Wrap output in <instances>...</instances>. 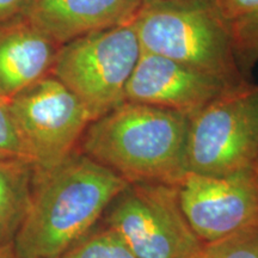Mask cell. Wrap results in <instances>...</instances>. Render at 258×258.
Returning <instances> with one entry per match:
<instances>
[{
    "label": "cell",
    "instance_id": "cell-10",
    "mask_svg": "<svg viewBox=\"0 0 258 258\" xmlns=\"http://www.w3.org/2000/svg\"><path fill=\"white\" fill-rule=\"evenodd\" d=\"M147 0H29L22 17L61 47L91 32L132 24Z\"/></svg>",
    "mask_w": 258,
    "mask_h": 258
},
{
    "label": "cell",
    "instance_id": "cell-9",
    "mask_svg": "<svg viewBox=\"0 0 258 258\" xmlns=\"http://www.w3.org/2000/svg\"><path fill=\"white\" fill-rule=\"evenodd\" d=\"M237 89L241 88L169 57L141 50L125 88V101L160 106L190 116Z\"/></svg>",
    "mask_w": 258,
    "mask_h": 258
},
{
    "label": "cell",
    "instance_id": "cell-22",
    "mask_svg": "<svg viewBox=\"0 0 258 258\" xmlns=\"http://www.w3.org/2000/svg\"><path fill=\"white\" fill-rule=\"evenodd\" d=\"M57 258H59V257H57Z\"/></svg>",
    "mask_w": 258,
    "mask_h": 258
},
{
    "label": "cell",
    "instance_id": "cell-6",
    "mask_svg": "<svg viewBox=\"0 0 258 258\" xmlns=\"http://www.w3.org/2000/svg\"><path fill=\"white\" fill-rule=\"evenodd\" d=\"M10 109L35 176L77 151L92 117L74 93L47 76L10 98Z\"/></svg>",
    "mask_w": 258,
    "mask_h": 258
},
{
    "label": "cell",
    "instance_id": "cell-1",
    "mask_svg": "<svg viewBox=\"0 0 258 258\" xmlns=\"http://www.w3.org/2000/svg\"><path fill=\"white\" fill-rule=\"evenodd\" d=\"M128 184L80 151L34 176L30 206L14 240L16 256H62L89 234Z\"/></svg>",
    "mask_w": 258,
    "mask_h": 258
},
{
    "label": "cell",
    "instance_id": "cell-2",
    "mask_svg": "<svg viewBox=\"0 0 258 258\" xmlns=\"http://www.w3.org/2000/svg\"><path fill=\"white\" fill-rule=\"evenodd\" d=\"M189 117L125 101L89 124L79 143L80 152L128 183L176 185L186 173Z\"/></svg>",
    "mask_w": 258,
    "mask_h": 258
},
{
    "label": "cell",
    "instance_id": "cell-20",
    "mask_svg": "<svg viewBox=\"0 0 258 258\" xmlns=\"http://www.w3.org/2000/svg\"><path fill=\"white\" fill-rule=\"evenodd\" d=\"M0 258H17L14 249V243L0 246Z\"/></svg>",
    "mask_w": 258,
    "mask_h": 258
},
{
    "label": "cell",
    "instance_id": "cell-7",
    "mask_svg": "<svg viewBox=\"0 0 258 258\" xmlns=\"http://www.w3.org/2000/svg\"><path fill=\"white\" fill-rule=\"evenodd\" d=\"M251 89L252 85L225 93L190 115L186 172L224 176L256 165Z\"/></svg>",
    "mask_w": 258,
    "mask_h": 258
},
{
    "label": "cell",
    "instance_id": "cell-17",
    "mask_svg": "<svg viewBox=\"0 0 258 258\" xmlns=\"http://www.w3.org/2000/svg\"><path fill=\"white\" fill-rule=\"evenodd\" d=\"M231 24L258 17V0H214Z\"/></svg>",
    "mask_w": 258,
    "mask_h": 258
},
{
    "label": "cell",
    "instance_id": "cell-12",
    "mask_svg": "<svg viewBox=\"0 0 258 258\" xmlns=\"http://www.w3.org/2000/svg\"><path fill=\"white\" fill-rule=\"evenodd\" d=\"M34 167L22 159H0V246L14 243L30 206Z\"/></svg>",
    "mask_w": 258,
    "mask_h": 258
},
{
    "label": "cell",
    "instance_id": "cell-15",
    "mask_svg": "<svg viewBox=\"0 0 258 258\" xmlns=\"http://www.w3.org/2000/svg\"><path fill=\"white\" fill-rule=\"evenodd\" d=\"M0 159H22L30 163L10 109V98L2 95H0Z\"/></svg>",
    "mask_w": 258,
    "mask_h": 258
},
{
    "label": "cell",
    "instance_id": "cell-21",
    "mask_svg": "<svg viewBox=\"0 0 258 258\" xmlns=\"http://www.w3.org/2000/svg\"><path fill=\"white\" fill-rule=\"evenodd\" d=\"M256 170H257V173H258V161L256 163Z\"/></svg>",
    "mask_w": 258,
    "mask_h": 258
},
{
    "label": "cell",
    "instance_id": "cell-13",
    "mask_svg": "<svg viewBox=\"0 0 258 258\" xmlns=\"http://www.w3.org/2000/svg\"><path fill=\"white\" fill-rule=\"evenodd\" d=\"M59 258H138L110 228L88 234Z\"/></svg>",
    "mask_w": 258,
    "mask_h": 258
},
{
    "label": "cell",
    "instance_id": "cell-5",
    "mask_svg": "<svg viewBox=\"0 0 258 258\" xmlns=\"http://www.w3.org/2000/svg\"><path fill=\"white\" fill-rule=\"evenodd\" d=\"M105 227L138 258H200L205 243L180 208L176 185L129 183L110 203Z\"/></svg>",
    "mask_w": 258,
    "mask_h": 258
},
{
    "label": "cell",
    "instance_id": "cell-3",
    "mask_svg": "<svg viewBox=\"0 0 258 258\" xmlns=\"http://www.w3.org/2000/svg\"><path fill=\"white\" fill-rule=\"evenodd\" d=\"M141 50L169 57L237 88L250 85L233 27L214 0H147L135 21Z\"/></svg>",
    "mask_w": 258,
    "mask_h": 258
},
{
    "label": "cell",
    "instance_id": "cell-4",
    "mask_svg": "<svg viewBox=\"0 0 258 258\" xmlns=\"http://www.w3.org/2000/svg\"><path fill=\"white\" fill-rule=\"evenodd\" d=\"M140 54L134 22L62 44L50 76L78 97L95 121L125 102V88Z\"/></svg>",
    "mask_w": 258,
    "mask_h": 258
},
{
    "label": "cell",
    "instance_id": "cell-11",
    "mask_svg": "<svg viewBox=\"0 0 258 258\" xmlns=\"http://www.w3.org/2000/svg\"><path fill=\"white\" fill-rule=\"evenodd\" d=\"M59 48L22 16L0 24V95L12 98L50 76Z\"/></svg>",
    "mask_w": 258,
    "mask_h": 258
},
{
    "label": "cell",
    "instance_id": "cell-8",
    "mask_svg": "<svg viewBox=\"0 0 258 258\" xmlns=\"http://www.w3.org/2000/svg\"><path fill=\"white\" fill-rule=\"evenodd\" d=\"M176 188L185 219L205 244L258 227L256 165L224 176L186 172Z\"/></svg>",
    "mask_w": 258,
    "mask_h": 258
},
{
    "label": "cell",
    "instance_id": "cell-16",
    "mask_svg": "<svg viewBox=\"0 0 258 258\" xmlns=\"http://www.w3.org/2000/svg\"><path fill=\"white\" fill-rule=\"evenodd\" d=\"M238 59L241 64H251L258 59V17L232 24Z\"/></svg>",
    "mask_w": 258,
    "mask_h": 258
},
{
    "label": "cell",
    "instance_id": "cell-19",
    "mask_svg": "<svg viewBox=\"0 0 258 258\" xmlns=\"http://www.w3.org/2000/svg\"><path fill=\"white\" fill-rule=\"evenodd\" d=\"M250 97H251V105H252L254 127H256V138H257V145H258V86H252Z\"/></svg>",
    "mask_w": 258,
    "mask_h": 258
},
{
    "label": "cell",
    "instance_id": "cell-14",
    "mask_svg": "<svg viewBox=\"0 0 258 258\" xmlns=\"http://www.w3.org/2000/svg\"><path fill=\"white\" fill-rule=\"evenodd\" d=\"M200 258H258V227L205 244Z\"/></svg>",
    "mask_w": 258,
    "mask_h": 258
},
{
    "label": "cell",
    "instance_id": "cell-18",
    "mask_svg": "<svg viewBox=\"0 0 258 258\" xmlns=\"http://www.w3.org/2000/svg\"><path fill=\"white\" fill-rule=\"evenodd\" d=\"M29 0H0V24L23 16Z\"/></svg>",
    "mask_w": 258,
    "mask_h": 258
}]
</instances>
